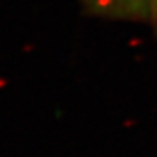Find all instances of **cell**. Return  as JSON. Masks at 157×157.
Masks as SVG:
<instances>
[{
  "label": "cell",
  "instance_id": "cell-1",
  "mask_svg": "<svg viewBox=\"0 0 157 157\" xmlns=\"http://www.w3.org/2000/svg\"><path fill=\"white\" fill-rule=\"evenodd\" d=\"M78 3L87 15L144 23L157 32V0H78Z\"/></svg>",
  "mask_w": 157,
  "mask_h": 157
}]
</instances>
